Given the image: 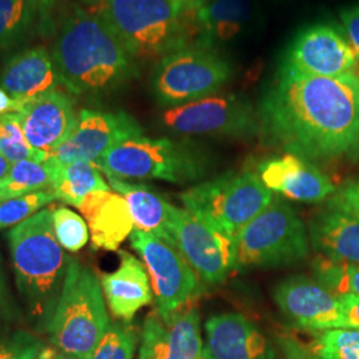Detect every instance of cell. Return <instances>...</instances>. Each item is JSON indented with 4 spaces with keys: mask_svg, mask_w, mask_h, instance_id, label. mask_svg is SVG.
Listing matches in <instances>:
<instances>
[{
    "mask_svg": "<svg viewBox=\"0 0 359 359\" xmlns=\"http://www.w3.org/2000/svg\"><path fill=\"white\" fill-rule=\"evenodd\" d=\"M262 139L311 163L359 156V77L278 72L257 109Z\"/></svg>",
    "mask_w": 359,
    "mask_h": 359,
    "instance_id": "cell-1",
    "label": "cell"
},
{
    "mask_svg": "<svg viewBox=\"0 0 359 359\" xmlns=\"http://www.w3.org/2000/svg\"><path fill=\"white\" fill-rule=\"evenodd\" d=\"M52 57L72 93L114 90L135 74L133 57L100 16L76 11L65 20Z\"/></svg>",
    "mask_w": 359,
    "mask_h": 359,
    "instance_id": "cell-2",
    "label": "cell"
},
{
    "mask_svg": "<svg viewBox=\"0 0 359 359\" xmlns=\"http://www.w3.org/2000/svg\"><path fill=\"white\" fill-rule=\"evenodd\" d=\"M52 208L40 210L10 231L15 280L31 316L48 327L65 287L71 258L57 243Z\"/></svg>",
    "mask_w": 359,
    "mask_h": 359,
    "instance_id": "cell-3",
    "label": "cell"
},
{
    "mask_svg": "<svg viewBox=\"0 0 359 359\" xmlns=\"http://www.w3.org/2000/svg\"><path fill=\"white\" fill-rule=\"evenodd\" d=\"M185 15L172 0H105L100 18L135 60L163 59L187 47Z\"/></svg>",
    "mask_w": 359,
    "mask_h": 359,
    "instance_id": "cell-4",
    "label": "cell"
},
{
    "mask_svg": "<svg viewBox=\"0 0 359 359\" xmlns=\"http://www.w3.org/2000/svg\"><path fill=\"white\" fill-rule=\"evenodd\" d=\"M109 325L97 277L71 259L63 292L47 327L52 345L76 359H87Z\"/></svg>",
    "mask_w": 359,
    "mask_h": 359,
    "instance_id": "cell-5",
    "label": "cell"
},
{
    "mask_svg": "<svg viewBox=\"0 0 359 359\" xmlns=\"http://www.w3.org/2000/svg\"><path fill=\"white\" fill-rule=\"evenodd\" d=\"M105 176L123 180H164L187 184L203 179L208 170L204 154L169 139L133 137L117 144L97 163Z\"/></svg>",
    "mask_w": 359,
    "mask_h": 359,
    "instance_id": "cell-6",
    "label": "cell"
},
{
    "mask_svg": "<svg viewBox=\"0 0 359 359\" xmlns=\"http://www.w3.org/2000/svg\"><path fill=\"white\" fill-rule=\"evenodd\" d=\"M236 269H269L299 262L308 256L309 234L302 219L283 198L246 224L234 237Z\"/></svg>",
    "mask_w": 359,
    "mask_h": 359,
    "instance_id": "cell-7",
    "label": "cell"
},
{
    "mask_svg": "<svg viewBox=\"0 0 359 359\" xmlns=\"http://www.w3.org/2000/svg\"><path fill=\"white\" fill-rule=\"evenodd\" d=\"M274 194L255 172H229L181 194L184 208L231 237L271 204Z\"/></svg>",
    "mask_w": 359,
    "mask_h": 359,
    "instance_id": "cell-8",
    "label": "cell"
},
{
    "mask_svg": "<svg viewBox=\"0 0 359 359\" xmlns=\"http://www.w3.org/2000/svg\"><path fill=\"white\" fill-rule=\"evenodd\" d=\"M231 76L233 67L222 55L196 43L163 57L152 84L158 103L172 108L215 95Z\"/></svg>",
    "mask_w": 359,
    "mask_h": 359,
    "instance_id": "cell-9",
    "label": "cell"
},
{
    "mask_svg": "<svg viewBox=\"0 0 359 359\" xmlns=\"http://www.w3.org/2000/svg\"><path fill=\"white\" fill-rule=\"evenodd\" d=\"M168 128L181 135L250 139L261 133L258 112L236 93L208 96L172 107L163 115Z\"/></svg>",
    "mask_w": 359,
    "mask_h": 359,
    "instance_id": "cell-10",
    "label": "cell"
},
{
    "mask_svg": "<svg viewBox=\"0 0 359 359\" xmlns=\"http://www.w3.org/2000/svg\"><path fill=\"white\" fill-rule=\"evenodd\" d=\"M168 231L173 245L204 283H224L236 269L234 237L185 208L172 205Z\"/></svg>",
    "mask_w": 359,
    "mask_h": 359,
    "instance_id": "cell-11",
    "label": "cell"
},
{
    "mask_svg": "<svg viewBox=\"0 0 359 359\" xmlns=\"http://www.w3.org/2000/svg\"><path fill=\"white\" fill-rule=\"evenodd\" d=\"M129 238L149 273L160 318H167L170 313L191 302L200 290L198 276L179 249L139 229H133Z\"/></svg>",
    "mask_w": 359,
    "mask_h": 359,
    "instance_id": "cell-12",
    "label": "cell"
},
{
    "mask_svg": "<svg viewBox=\"0 0 359 359\" xmlns=\"http://www.w3.org/2000/svg\"><path fill=\"white\" fill-rule=\"evenodd\" d=\"M358 56L346 36L333 25H313L301 31L285 53L280 71L306 76L354 74Z\"/></svg>",
    "mask_w": 359,
    "mask_h": 359,
    "instance_id": "cell-13",
    "label": "cell"
},
{
    "mask_svg": "<svg viewBox=\"0 0 359 359\" xmlns=\"http://www.w3.org/2000/svg\"><path fill=\"white\" fill-rule=\"evenodd\" d=\"M142 126L126 112H100L81 109L77 123L68 139L50 158L60 163L97 160L117 144L142 136Z\"/></svg>",
    "mask_w": 359,
    "mask_h": 359,
    "instance_id": "cell-14",
    "label": "cell"
},
{
    "mask_svg": "<svg viewBox=\"0 0 359 359\" xmlns=\"http://www.w3.org/2000/svg\"><path fill=\"white\" fill-rule=\"evenodd\" d=\"M274 301L299 329L314 333L347 329L341 299L316 278L295 276L285 280L276 287Z\"/></svg>",
    "mask_w": 359,
    "mask_h": 359,
    "instance_id": "cell-15",
    "label": "cell"
},
{
    "mask_svg": "<svg viewBox=\"0 0 359 359\" xmlns=\"http://www.w3.org/2000/svg\"><path fill=\"white\" fill-rule=\"evenodd\" d=\"M140 354L148 359H201L204 344L200 313L193 301L167 318L152 313L142 327Z\"/></svg>",
    "mask_w": 359,
    "mask_h": 359,
    "instance_id": "cell-16",
    "label": "cell"
},
{
    "mask_svg": "<svg viewBox=\"0 0 359 359\" xmlns=\"http://www.w3.org/2000/svg\"><path fill=\"white\" fill-rule=\"evenodd\" d=\"M257 175L264 185L290 200L321 203L335 193L333 181L314 163L299 156L285 154L258 164Z\"/></svg>",
    "mask_w": 359,
    "mask_h": 359,
    "instance_id": "cell-17",
    "label": "cell"
},
{
    "mask_svg": "<svg viewBox=\"0 0 359 359\" xmlns=\"http://www.w3.org/2000/svg\"><path fill=\"white\" fill-rule=\"evenodd\" d=\"M19 115L28 144L48 158L68 139L77 123L72 99L59 90L29 100Z\"/></svg>",
    "mask_w": 359,
    "mask_h": 359,
    "instance_id": "cell-18",
    "label": "cell"
},
{
    "mask_svg": "<svg viewBox=\"0 0 359 359\" xmlns=\"http://www.w3.org/2000/svg\"><path fill=\"white\" fill-rule=\"evenodd\" d=\"M206 359H277L266 337L243 314L225 313L205 323Z\"/></svg>",
    "mask_w": 359,
    "mask_h": 359,
    "instance_id": "cell-19",
    "label": "cell"
},
{
    "mask_svg": "<svg viewBox=\"0 0 359 359\" xmlns=\"http://www.w3.org/2000/svg\"><path fill=\"white\" fill-rule=\"evenodd\" d=\"M309 241L322 256L359 264V217L330 200L309 222Z\"/></svg>",
    "mask_w": 359,
    "mask_h": 359,
    "instance_id": "cell-20",
    "label": "cell"
},
{
    "mask_svg": "<svg viewBox=\"0 0 359 359\" xmlns=\"http://www.w3.org/2000/svg\"><path fill=\"white\" fill-rule=\"evenodd\" d=\"M77 209L87 219L93 249L116 252L135 229L128 204L118 193H92Z\"/></svg>",
    "mask_w": 359,
    "mask_h": 359,
    "instance_id": "cell-21",
    "label": "cell"
},
{
    "mask_svg": "<svg viewBox=\"0 0 359 359\" xmlns=\"http://www.w3.org/2000/svg\"><path fill=\"white\" fill-rule=\"evenodd\" d=\"M60 84L53 57L44 47L13 55L0 74V88L23 102L57 90Z\"/></svg>",
    "mask_w": 359,
    "mask_h": 359,
    "instance_id": "cell-22",
    "label": "cell"
},
{
    "mask_svg": "<svg viewBox=\"0 0 359 359\" xmlns=\"http://www.w3.org/2000/svg\"><path fill=\"white\" fill-rule=\"evenodd\" d=\"M100 285L111 313L124 322L132 321L154 298L145 265L126 250L120 252L118 268L103 274Z\"/></svg>",
    "mask_w": 359,
    "mask_h": 359,
    "instance_id": "cell-23",
    "label": "cell"
},
{
    "mask_svg": "<svg viewBox=\"0 0 359 359\" xmlns=\"http://www.w3.org/2000/svg\"><path fill=\"white\" fill-rule=\"evenodd\" d=\"M255 11L253 0H205L194 11V25L201 34L197 43L215 48L238 36L252 22Z\"/></svg>",
    "mask_w": 359,
    "mask_h": 359,
    "instance_id": "cell-24",
    "label": "cell"
},
{
    "mask_svg": "<svg viewBox=\"0 0 359 359\" xmlns=\"http://www.w3.org/2000/svg\"><path fill=\"white\" fill-rule=\"evenodd\" d=\"M107 179L109 187L126 198L135 222V229L151 233L173 245L168 231L172 204L142 184H132L127 180L111 176H107Z\"/></svg>",
    "mask_w": 359,
    "mask_h": 359,
    "instance_id": "cell-25",
    "label": "cell"
},
{
    "mask_svg": "<svg viewBox=\"0 0 359 359\" xmlns=\"http://www.w3.org/2000/svg\"><path fill=\"white\" fill-rule=\"evenodd\" d=\"M47 161L51 168L52 191L57 200L68 205L79 208L92 193L111 191L102 170L93 163H60L55 158Z\"/></svg>",
    "mask_w": 359,
    "mask_h": 359,
    "instance_id": "cell-26",
    "label": "cell"
},
{
    "mask_svg": "<svg viewBox=\"0 0 359 359\" xmlns=\"http://www.w3.org/2000/svg\"><path fill=\"white\" fill-rule=\"evenodd\" d=\"M51 168L48 161H19L13 164L7 176L0 181V203L28 193L51 188Z\"/></svg>",
    "mask_w": 359,
    "mask_h": 359,
    "instance_id": "cell-27",
    "label": "cell"
},
{
    "mask_svg": "<svg viewBox=\"0 0 359 359\" xmlns=\"http://www.w3.org/2000/svg\"><path fill=\"white\" fill-rule=\"evenodd\" d=\"M36 10L32 0H0V51L13 48L26 39Z\"/></svg>",
    "mask_w": 359,
    "mask_h": 359,
    "instance_id": "cell-28",
    "label": "cell"
},
{
    "mask_svg": "<svg viewBox=\"0 0 359 359\" xmlns=\"http://www.w3.org/2000/svg\"><path fill=\"white\" fill-rule=\"evenodd\" d=\"M313 274L333 294L359 297V264L318 257L313 262Z\"/></svg>",
    "mask_w": 359,
    "mask_h": 359,
    "instance_id": "cell-29",
    "label": "cell"
},
{
    "mask_svg": "<svg viewBox=\"0 0 359 359\" xmlns=\"http://www.w3.org/2000/svg\"><path fill=\"white\" fill-rule=\"evenodd\" d=\"M0 154L11 164L26 160L39 163L48 160L47 154L39 152L27 142L19 114L0 116Z\"/></svg>",
    "mask_w": 359,
    "mask_h": 359,
    "instance_id": "cell-30",
    "label": "cell"
},
{
    "mask_svg": "<svg viewBox=\"0 0 359 359\" xmlns=\"http://www.w3.org/2000/svg\"><path fill=\"white\" fill-rule=\"evenodd\" d=\"M310 348L321 359H359V329L318 332Z\"/></svg>",
    "mask_w": 359,
    "mask_h": 359,
    "instance_id": "cell-31",
    "label": "cell"
},
{
    "mask_svg": "<svg viewBox=\"0 0 359 359\" xmlns=\"http://www.w3.org/2000/svg\"><path fill=\"white\" fill-rule=\"evenodd\" d=\"M56 200V194L52 191V188H48L0 203V229H7L19 225L20 222L32 217L34 215L43 210L44 206L50 205Z\"/></svg>",
    "mask_w": 359,
    "mask_h": 359,
    "instance_id": "cell-32",
    "label": "cell"
},
{
    "mask_svg": "<svg viewBox=\"0 0 359 359\" xmlns=\"http://www.w3.org/2000/svg\"><path fill=\"white\" fill-rule=\"evenodd\" d=\"M53 233L60 246L76 253L83 249L90 238V229L84 218L68 208H56L52 212Z\"/></svg>",
    "mask_w": 359,
    "mask_h": 359,
    "instance_id": "cell-33",
    "label": "cell"
},
{
    "mask_svg": "<svg viewBox=\"0 0 359 359\" xmlns=\"http://www.w3.org/2000/svg\"><path fill=\"white\" fill-rule=\"evenodd\" d=\"M136 350V334L124 325H109L100 342L87 359H132Z\"/></svg>",
    "mask_w": 359,
    "mask_h": 359,
    "instance_id": "cell-34",
    "label": "cell"
},
{
    "mask_svg": "<svg viewBox=\"0 0 359 359\" xmlns=\"http://www.w3.org/2000/svg\"><path fill=\"white\" fill-rule=\"evenodd\" d=\"M43 348L39 338L25 332L0 338V359H36Z\"/></svg>",
    "mask_w": 359,
    "mask_h": 359,
    "instance_id": "cell-35",
    "label": "cell"
},
{
    "mask_svg": "<svg viewBox=\"0 0 359 359\" xmlns=\"http://www.w3.org/2000/svg\"><path fill=\"white\" fill-rule=\"evenodd\" d=\"M337 205L345 208L350 213L359 217V180L345 184L339 191L329 198Z\"/></svg>",
    "mask_w": 359,
    "mask_h": 359,
    "instance_id": "cell-36",
    "label": "cell"
},
{
    "mask_svg": "<svg viewBox=\"0 0 359 359\" xmlns=\"http://www.w3.org/2000/svg\"><path fill=\"white\" fill-rule=\"evenodd\" d=\"M277 342L285 359H321L292 335H278Z\"/></svg>",
    "mask_w": 359,
    "mask_h": 359,
    "instance_id": "cell-37",
    "label": "cell"
},
{
    "mask_svg": "<svg viewBox=\"0 0 359 359\" xmlns=\"http://www.w3.org/2000/svg\"><path fill=\"white\" fill-rule=\"evenodd\" d=\"M341 19L345 26L347 40L357 53L359 60V6L345 10L341 13Z\"/></svg>",
    "mask_w": 359,
    "mask_h": 359,
    "instance_id": "cell-38",
    "label": "cell"
},
{
    "mask_svg": "<svg viewBox=\"0 0 359 359\" xmlns=\"http://www.w3.org/2000/svg\"><path fill=\"white\" fill-rule=\"evenodd\" d=\"M344 311L346 316L347 329H359V297L339 295Z\"/></svg>",
    "mask_w": 359,
    "mask_h": 359,
    "instance_id": "cell-39",
    "label": "cell"
},
{
    "mask_svg": "<svg viewBox=\"0 0 359 359\" xmlns=\"http://www.w3.org/2000/svg\"><path fill=\"white\" fill-rule=\"evenodd\" d=\"M28 102L18 100L10 93L0 88V116L7 114H19Z\"/></svg>",
    "mask_w": 359,
    "mask_h": 359,
    "instance_id": "cell-40",
    "label": "cell"
},
{
    "mask_svg": "<svg viewBox=\"0 0 359 359\" xmlns=\"http://www.w3.org/2000/svg\"><path fill=\"white\" fill-rule=\"evenodd\" d=\"M36 359H76L72 355H68L60 351L56 347H44Z\"/></svg>",
    "mask_w": 359,
    "mask_h": 359,
    "instance_id": "cell-41",
    "label": "cell"
},
{
    "mask_svg": "<svg viewBox=\"0 0 359 359\" xmlns=\"http://www.w3.org/2000/svg\"><path fill=\"white\" fill-rule=\"evenodd\" d=\"M172 1L176 3L185 13H194L205 3V0H172Z\"/></svg>",
    "mask_w": 359,
    "mask_h": 359,
    "instance_id": "cell-42",
    "label": "cell"
},
{
    "mask_svg": "<svg viewBox=\"0 0 359 359\" xmlns=\"http://www.w3.org/2000/svg\"><path fill=\"white\" fill-rule=\"evenodd\" d=\"M11 167H13V164L3 154H0V181L7 176Z\"/></svg>",
    "mask_w": 359,
    "mask_h": 359,
    "instance_id": "cell-43",
    "label": "cell"
},
{
    "mask_svg": "<svg viewBox=\"0 0 359 359\" xmlns=\"http://www.w3.org/2000/svg\"><path fill=\"white\" fill-rule=\"evenodd\" d=\"M7 304V297H6V287H4V280L1 276V269H0V311L4 309Z\"/></svg>",
    "mask_w": 359,
    "mask_h": 359,
    "instance_id": "cell-44",
    "label": "cell"
},
{
    "mask_svg": "<svg viewBox=\"0 0 359 359\" xmlns=\"http://www.w3.org/2000/svg\"><path fill=\"white\" fill-rule=\"evenodd\" d=\"M32 1L36 4L38 10H47L48 7H51L55 0H32Z\"/></svg>",
    "mask_w": 359,
    "mask_h": 359,
    "instance_id": "cell-45",
    "label": "cell"
},
{
    "mask_svg": "<svg viewBox=\"0 0 359 359\" xmlns=\"http://www.w3.org/2000/svg\"><path fill=\"white\" fill-rule=\"evenodd\" d=\"M140 359H148V358H145V357H144V355H142V354H140Z\"/></svg>",
    "mask_w": 359,
    "mask_h": 359,
    "instance_id": "cell-46",
    "label": "cell"
},
{
    "mask_svg": "<svg viewBox=\"0 0 359 359\" xmlns=\"http://www.w3.org/2000/svg\"><path fill=\"white\" fill-rule=\"evenodd\" d=\"M201 359H206V358H205V357H203V358H201Z\"/></svg>",
    "mask_w": 359,
    "mask_h": 359,
    "instance_id": "cell-47",
    "label": "cell"
}]
</instances>
